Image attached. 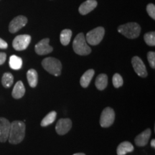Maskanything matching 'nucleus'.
Masks as SVG:
<instances>
[{
    "mask_svg": "<svg viewBox=\"0 0 155 155\" xmlns=\"http://www.w3.org/2000/svg\"><path fill=\"white\" fill-rule=\"evenodd\" d=\"M7 59V55L5 53H0V65L5 63Z\"/></svg>",
    "mask_w": 155,
    "mask_h": 155,
    "instance_id": "28",
    "label": "nucleus"
},
{
    "mask_svg": "<svg viewBox=\"0 0 155 155\" xmlns=\"http://www.w3.org/2000/svg\"><path fill=\"white\" fill-rule=\"evenodd\" d=\"M73 155H86V154H83V153H76V154H74Z\"/></svg>",
    "mask_w": 155,
    "mask_h": 155,
    "instance_id": "31",
    "label": "nucleus"
},
{
    "mask_svg": "<svg viewBox=\"0 0 155 155\" xmlns=\"http://www.w3.org/2000/svg\"><path fill=\"white\" fill-rule=\"evenodd\" d=\"M14 82V77L10 73H5L2 78V83L5 88H9L12 86Z\"/></svg>",
    "mask_w": 155,
    "mask_h": 155,
    "instance_id": "23",
    "label": "nucleus"
},
{
    "mask_svg": "<svg viewBox=\"0 0 155 155\" xmlns=\"http://www.w3.org/2000/svg\"><path fill=\"white\" fill-rule=\"evenodd\" d=\"M9 66L13 70H19L22 66V58L17 55H12L9 58Z\"/></svg>",
    "mask_w": 155,
    "mask_h": 155,
    "instance_id": "21",
    "label": "nucleus"
},
{
    "mask_svg": "<svg viewBox=\"0 0 155 155\" xmlns=\"http://www.w3.org/2000/svg\"><path fill=\"white\" fill-rule=\"evenodd\" d=\"M56 116H57V113L55 111H51L49 114H48L41 121V127H48L53 124L56 119Z\"/></svg>",
    "mask_w": 155,
    "mask_h": 155,
    "instance_id": "22",
    "label": "nucleus"
},
{
    "mask_svg": "<svg viewBox=\"0 0 155 155\" xmlns=\"http://www.w3.org/2000/svg\"><path fill=\"white\" fill-rule=\"evenodd\" d=\"M97 5H98V3L96 0H87V1L81 4L79 7V12L83 15L88 14L89 12H91L96 8Z\"/></svg>",
    "mask_w": 155,
    "mask_h": 155,
    "instance_id": "14",
    "label": "nucleus"
},
{
    "mask_svg": "<svg viewBox=\"0 0 155 155\" xmlns=\"http://www.w3.org/2000/svg\"><path fill=\"white\" fill-rule=\"evenodd\" d=\"M50 39L45 38L43 40H40L35 45V52L38 55H45L52 53L53 48L49 45Z\"/></svg>",
    "mask_w": 155,
    "mask_h": 155,
    "instance_id": "10",
    "label": "nucleus"
},
{
    "mask_svg": "<svg viewBox=\"0 0 155 155\" xmlns=\"http://www.w3.org/2000/svg\"><path fill=\"white\" fill-rule=\"evenodd\" d=\"M112 81H113L114 86L116 88H120V87H121L124 83L123 78H122L121 75L119 74V73H115V74L114 75Z\"/></svg>",
    "mask_w": 155,
    "mask_h": 155,
    "instance_id": "25",
    "label": "nucleus"
},
{
    "mask_svg": "<svg viewBox=\"0 0 155 155\" xmlns=\"http://www.w3.org/2000/svg\"><path fill=\"white\" fill-rule=\"evenodd\" d=\"M28 23V19L26 17L22 16V15H19L17 16L11 21L9 25V30L11 33H15V32H18V31L22 29L23 27Z\"/></svg>",
    "mask_w": 155,
    "mask_h": 155,
    "instance_id": "8",
    "label": "nucleus"
},
{
    "mask_svg": "<svg viewBox=\"0 0 155 155\" xmlns=\"http://www.w3.org/2000/svg\"><path fill=\"white\" fill-rule=\"evenodd\" d=\"M25 123L21 121H14L11 123L10 131L8 137L9 142L12 144H17L22 142L25 136Z\"/></svg>",
    "mask_w": 155,
    "mask_h": 155,
    "instance_id": "1",
    "label": "nucleus"
},
{
    "mask_svg": "<svg viewBox=\"0 0 155 155\" xmlns=\"http://www.w3.org/2000/svg\"><path fill=\"white\" fill-rule=\"evenodd\" d=\"M31 42V36L29 35H21L17 36L12 42V46L17 51L27 49Z\"/></svg>",
    "mask_w": 155,
    "mask_h": 155,
    "instance_id": "7",
    "label": "nucleus"
},
{
    "mask_svg": "<svg viewBox=\"0 0 155 155\" xmlns=\"http://www.w3.org/2000/svg\"><path fill=\"white\" fill-rule=\"evenodd\" d=\"M7 47H8V44L2 39L0 38V49H6Z\"/></svg>",
    "mask_w": 155,
    "mask_h": 155,
    "instance_id": "29",
    "label": "nucleus"
},
{
    "mask_svg": "<svg viewBox=\"0 0 155 155\" xmlns=\"http://www.w3.org/2000/svg\"><path fill=\"white\" fill-rule=\"evenodd\" d=\"M105 34V30L103 27H98L89 31L86 37V40L91 45H97L102 41Z\"/></svg>",
    "mask_w": 155,
    "mask_h": 155,
    "instance_id": "5",
    "label": "nucleus"
},
{
    "mask_svg": "<svg viewBox=\"0 0 155 155\" xmlns=\"http://www.w3.org/2000/svg\"><path fill=\"white\" fill-rule=\"evenodd\" d=\"M134 148L129 141H124L121 142L117 147L116 153L118 155H125L127 153L133 152Z\"/></svg>",
    "mask_w": 155,
    "mask_h": 155,
    "instance_id": "16",
    "label": "nucleus"
},
{
    "mask_svg": "<svg viewBox=\"0 0 155 155\" xmlns=\"http://www.w3.org/2000/svg\"><path fill=\"white\" fill-rule=\"evenodd\" d=\"M71 37H72V31L69 29H65L61 32L60 35V40L63 45L66 46L71 42Z\"/></svg>",
    "mask_w": 155,
    "mask_h": 155,
    "instance_id": "20",
    "label": "nucleus"
},
{
    "mask_svg": "<svg viewBox=\"0 0 155 155\" xmlns=\"http://www.w3.org/2000/svg\"><path fill=\"white\" fill-rule=\"evenodd\" d=\"M11 123L9 120L0 117V142H5L8 139Z\"/></svg>",
    "mask_w": 155,
    "mask_h": 155,
    "instance_id": "11",
    "label": "nucleus"
},
{
    "mask_svg": "<svg viewBox=\"0 0 155 155\" xmlns=\"http://www.w3.org/2000/svg\"><path fill=\"white\" fill-rule=\"evenodd\" d=\"M151 146H152L153 148L155 147V139H152V141H151Z\"/></svg>",
    "mask_w": 155,
    "mask_h": 155,
    "instance_id": "30",
    "label": "nucleus"
},
{
    "mask_svg": "<svg viewBox=\"0 0 155 155\" xmlns=\"http://www.w3.org/2000/svg\"><path fill=\"white\" fill-rule=\"evenodd\" d=\"M42 65L44 69L50 74L58 76L61 75L62 64L59 60L55 58H46L42 61Z\"/></svg>",
    "mask_w": 155,
    "mask_h": 155,
    "instance_id": "4",
    "label": "nucleus"
},
{
    "mask_svg": "<svg viewBox=\"0 0 155 155\" xmlns=\"http://www.w3.org/2000/svg\"><path fill=\"white\" fill-rule=\"evenodd\" d=\"M27 78L29 85L32 88H35L38 85V75L35 69H30L27 73Z\"/></svg>",
    "mask_w": 155,
    "mask_h": 155,
    "instance_id": "18",
    "label": "nucleus"
},
{
    "mask_svg": "<svg viewBox=\"0 0 155 155\" xmlns=\"http://www.w3.org/2000/svg\"><path fill=\"white\" fill-rule=\"evenodd\" d=\"M74 52L79 55H87L91 53V48L87 44L83 33H79L75 37L73 42Z\"/></svg>",
    "mask_w": 155,
    "mask_h": 155,
    "instance_id": "2",
    "label": "nucleus"
},
{
    "mask_svg": "<svg viewBox=\"0 0 155 155\" xmlns=\"http://www.w3.org/2000/svg\"><path fill=\"white\" fill-rule=\"evenodd\" d=\"M25 94V88L24 84L21 81H17L16 84L15 85L14 88H13L12 93V96L15 99H19V98H22Z\"/></svg>",
    "mask_w": 155,
    "mask_h": 155,
    "instance_id": "15",
    "label": "nucleus"
},
{
    "mask_svg": "<svg viewBox=\"0 0 155 155\" xmlns=\"http://www.w3.org/2000/svg\"><path fill=\"white\" fill-rule=\"evenodd\" d=\"M118 31L126 38L134 39L140 35L141 27L136 22H129L125 25H120L118 28Z\"/></svg>",
    "mask_w": 155,
    "mask_h": 155,
    "instance_id": "3",
    "label": "nucleus"
},
{
    "mask_svg": "<svg viewBox=\"0 0 155 155\" xmlns=\"http://www.w3.org/2000/svg\"><path fill=\"white\" fill-rule=\"evenodd\" d=\"M147 12L153 19H155V6L154 4H149L147 5Z\"/></svg>",
    "mask_w": 155,
    "mask_h": 155,
    "instance_id": "27",
    "label": "nucleus"
},
{
    "mask_svg": "<svg viewBox=\"0 0 155 155\" xmlns=\"http://www.w3.org/2000/svg\"><path fill=\"white\" fill-rule=\"evenodd\" d=\"M133 68L139 76L141 78H145L147 76V71L144 63L141 61V58L138 56H134L131 60Z\"/></svg>",
    "mask_w": 155,
    "mask_h": 155,
    "instance_id": "9",
    "label": "nucleus"
},
{
    "mask_svg": "<svg viewBox=\"0 0 155 155\" xmlns=\"http://www.w3.org/2000/svg\"><path fill=\"white\" fill-rule=\"evenodd\" d=\"M94 73L95 71L93 69H89L86 73H83V75L81 76L80 80V83L83 88H87L89 86L93 77H94Z\"/></svg>",
    "mask_w": 155,
    "mask_h": 155,
    "instance_id": "17",
    "label": "nucleus"
},
{
    "mask_svg": "<svg viewBox=\"0 0 155 155\" xmlns=\"http://www.w3.org/2000/svg\"><path fill=\"white\" fill-rule=\"evenodd\" d=\"M95 84H96V88H98V90H104L108 85L107 75L106 74H104V73L98 75L96 79V83H95Z\"/></svg>",
    "mask_w": 155,
    "mask_h": 155,
    "instance_id": "19",
    "label": "nucleus"
},
{
    "mask_svg": "<svg viewBox=\"0 0 155 155\" xmlns=\"http://www.w3.org/2000/svg\"><path fill=\"white\" fill-rule=\"evenodd\" d=\"M72 127V121L70 119H61L57 122L55 130L59 135H64L71 130Z\"/></svg>",
    "mask_w": 155,
    "mask_h": 155,
    "instance_id": "12",
    "label": "nucleus"
},
{
    "mask_svg": "<svg viewBox=\"0 0 155 155\" xmlns=\"http://www.w3.org/2000/svg\"><path fill=\"white\" fill-rule=\"evenodd\" d=\"M147 58H148V61L150 63L151 68H155V53L154 52L150 51L147 53Z\"/></svg>",
    "mask_w": 155,
    "mask_h": 155,
    "instance_id": "26",
    "label": "nucleus"
},
{
    "mask_svg": "<svg viewBox=\"0 0 155 155\" xmlns=\"http://www.w3.org/2000/svg\"><path fill=\"white\" fill-rule=\"evenodd\" d=\"M151 134H152L151 129H147L143 132H141L140 134L137 135L134 139L136 145L138 147L146 146L151 137Z\"/></svg>",
    "mask_w": 155,
    "mask_h": 155,
    "instance_id": "13",
    "label": "nucleus"
},
{
    "mask_svg": "<svg viewBox=\"0 0 155 155\" xmlns=\"http://www.w3.org/2000/svg\"><path fill=\"white\" fill-rule=\"evenodd\" d=\"M115 120V112L110 107H106L103 110L100 117V125L104 128L111 127Z\"/></svg>",
    "mask_w": 155,
    "mask_h": 155,
    "instance_id": "6",
    "label": "nucleus"
},
{
    "mask_svg": "<svg viewBox=\"0 0 155 155\" xmlns=\"http://www.w3.org/2000/svg\"><path fill=\"white\" fill-rule=\"evenodd\" d=\"M144 41L150 46H155V32H147L144 36Z\"/></svg>",
    "mask_w": 155,
    "mask_h": 155,
    "instance_id": "24",
    "label": "nucleus"
}]
</instances>
